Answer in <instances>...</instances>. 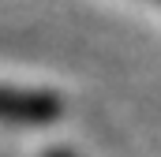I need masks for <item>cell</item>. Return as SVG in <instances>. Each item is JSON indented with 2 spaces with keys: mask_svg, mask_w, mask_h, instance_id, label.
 Returning a JSON list of instances; mask_svg holds the SVG:
<instances>
[{
  "mask_svg": "<svg viewBox=\"0 0 161 157\" xmlns=\"http://www.w3.org/2000/svg\"><path fill=\"white\" fill-rule=\"evenodd\" d=\"M60 116H64V101H60L56 94L0 86V123H15V127H41V123H56Z\"/></svg>",
  "mask_w": 161,
  "mask_h": 157,
  "instance_id": "1",
  "label": "cell"
},
{
  "mask_svg": "<svg viewBox=\"0 0 161 157\" xmlns=\"http://www.w3.org/2000/svg\"><path fill=\"white\" fill-rule=\"evenodd\" d=\"M45 157H75V154H68V150H49Z\"/></svg>",
  "mask_w": 161,
  "mask_h": 157,
  "instance_id": "2",
  "label": "cell"
},
{
  "mask_svg": "<svg viewBox=\"0 0 161 157\" xmlns=\"http://www.w3.org/2000/svg\"><path fill=\"white\" fill-rule=\"evenodd\" d=\"M154 4H161V0H154Z\"/></svg>",
  "mask_w": 161,
  "mask_h": 157,
  "instance_id": "3",
  "label": "cell"
}]
</instances>
